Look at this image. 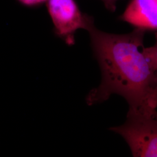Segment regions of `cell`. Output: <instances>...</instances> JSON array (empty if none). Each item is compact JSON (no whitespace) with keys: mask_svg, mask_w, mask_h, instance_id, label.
I'll return each instance as SVG.
<instances>
[{"mask_svg":"<svg viewBox=\"0 0 157 157\" xmlns=\"http://www.w3.org/2000/svg\"><path fill=\"white\" fill-rule=\"evenodd\" d=\"M87 31L101 81L87 95V104L102 103L117 94L126 100L129 109L155 110L150 107V101L157 91V71L143 52L146 30L136 28L129 33L117 34L100 30L93 24Z\"/></svg>","mask_w":157,"mask_h":157,"instance_id":"obj_1","label":"cell"},{"mask_svg":"<svg viewBox=\"0 0 157 157\" xmlns=\"http://www.w3.org/2000/svg\"><path fill=\"white\" fill-rule=\"evenodd\" d=\"M110 130L121 136L133 157H157V111L129 109L123 124Z\"/></svg>","mask_w":157,"mask_h":157,"instance_id":"obj_2","label":"cell"},{"mask_svg":"<svg viewBox=\"0 0 157 157\" xmlns=\"http://www.w3.org/2000/svg\"><path fill=\"white\" fill-rule=\"evenodd\" d=\"M47 8L56 36L67 45L75 43V34L79 29L88 30L94 19L83 13L75 0H47Z\"/></svg>","mask_w":157,"mask_h":157,"instance_id":"obj_3","label":"cell"},{"mask_svg":"<svg viewBox=\"0 0 157 157\" xmlns=\"http://www.w3.org/2000/svg\"><path fill=\"white\" fill-rule=\"evenodd\" d=\"M120 19L135 28L157 30V0H132Z\"/></svg>","mask_w":157,"mask_h":157,"instance_id":"obj_4","label":"cell"},{"mask_svg":"<svg viewBox=\"0 0 157 157\" xmlns=\"http://www.w3.org/2000/svg\"><path fill=\"white\" fill-rule=\"evenodd\" d=\"M155 43L150 47L143 48V54L152 68L157 71V32L155 33Z\"/></svg>","mask_w":157,"mask_h":157,"instance_id":"obj_5","label":"cell"},{"mask_svg":"<svg viewBox=\"0 0 157 157\" xmlns=\"http://www.w3.org/2000/svg\"><path fill=\"white\" fill-rule=\"evenodd\" d=\"M22 5L28 6H36L44 4L47 0H17Z\"/></svg>","mask_w":157,"mask_h":157,"instance_id":"obj_6","label":"cell"},{"mask_svg":"<svg viewBox=\"0 0 157 157\" xmlns=\"http://www.w3.org/2000/svg\"><path fill=\"white\" fill-rule=\"evenodd\" d=\"M107 10L113 12L116 10V4L118 0H101Z\"/></svg>","mask_w":157,"mask_h":157,"instance_id":"obj_7","label":"cell"},{"mask_svg":"<svg viewBox=\"0 0 157 157\" xmlns=\"http://www.w3.org/2000/svg\"><path fill=\"white\" fill-rule=\"evenodd\" d=\"M150 107L152 109H156L157 108V91L152 96L151 100L150 101Z\"/></svg>","mask_w":157,"mask_h":157,"instance_id":"obj_8","label":"cell"}]
</instances>
